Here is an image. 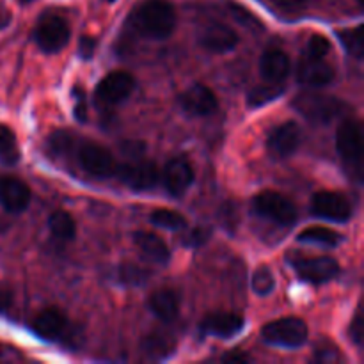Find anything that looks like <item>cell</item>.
<instances>
[{
  "mask_svg": "<svg viewBox=\"0 0 364 364\" xmlns=\"http://www.w3.org/2000/svg\"><path fill=\"white\" fill-rule=\"evenodd\" d=\"M199 329H201V333L206 334V336L230 340V338L237 336V334L244 329V318H242L240 315H237V313H210V315H206L205 318H203Z\"/></svg>",
  "mask_w": 364,
  "mask_h": 364,
  "instance_id": "cell-19",
  "label": "cell"
},
{
  "mask_svg": "<svg viewBox=\"0 0 364 364\" xmlns=\"http://www.w3.org/2000/svg\"><path fill=\"white\" fill-rule=\"evenodd\" d=\"M149 272L142 267L134 265V263H123L117 270V279L127 287H141L148 281Z\"/></svg>",
  "mask_w": 364,
  "mask_h": 364,
  "instance_id": "cell-31",
  "label": "cell"
},
{
  "mask_svg": "<svg viewBox=\"0 0 364 364\" xmlns=\"http://www.w3.org/2000/svg\"><path fill=\"white\" fill-rule=\"evenodd\" d=\"M178 103L185 114L196 117L212 116L219 109V100H217L215 92L203 84H194L187 91L181 92L178 96Z\"/></svg>",
  "mask_w": 364,
  "mask_h": 364,
  "instance_id": "cell-11",
  "label": "cell"
},
{
  "mask_svg": "<svg viewBox=\"0 0 364 364\" xmlns=\"http://www.w3.org/2000/svg\"><path fill=\"white\" fill-rule=\"evenodd\" d=\"M294 107L301 116L313 124H329L347 112V103L331 95L316 91H304L294 100Z\"/></svg>",
  "mask_w": 364,
  "mask_h": 364,
  "instance_id": "cell-2",
  "label": "cell"
},
{
  "mask_svg": "<svg viewBox=\"0 0 364 364\" xmlns=\"http://www.w3.org/2000/svg\"><path fill=\"white\" fill-rule=\"evenodd\" d=\"M71 36L70 23L59 14H45L36 25L32 38L45 53H57L68 45Z\"/></svg>",
  "mask_w": 364,
  "mask_h": 364,
  "instance_id": "cell-6",
  "label": "cell"
},
{
  "mask_svg": "<svg viewBox=\"0 0 364 364\" xmlns=\"http://www.w3.org/2000/svg\"><path fill=\"white\" fill-rule=\"evenodd\" d=\"M294 267L299 277L311 284H326L340 276V263L329 256L301 258L294 263Z\"/></svg>",
  "mask_w": 364,
  "mask_h": 364,
  "instance_id": "cell-10",
  "label": "cell"
},
{
  "mask_svg": "<svg viewBox=\"0 0 364 364\" xmlns=\"http://www.w3.org/2000/svg\"><path fill=\"white\" fill-rule=\"evenodd\" d=\"M31 203V188L13 176H0V205L9 213H21Z\"/></svg>",
  "mask_w": 364,
  "mask_h": 364,
  "instance_id": "cell-18",
  "label": "cell"
},
{
  "mask_svg": "<svg viewBox=\"0 0 364 364\" xmlns=\"http://www.w3.org/2000/svg\"><path fill=\"white\" fill-rule=\"evenodd\" d=\"M11 301H13V295L7 288H0V309H7L11 306Z\"/></svg>",
  "mask_w": 364,
  "mask_h": 364,
  "instance_id": "cell-42",
  "label": "cell"
},
{
  "mask_svg": "<svg viewBox=\"0 0 364 364\" xmlns=\"http://www.w3.org/2000/svg\"><path fill=\"white\" fill-rule=\"evenodd\" d=\"M134 242L139 247V251L142 252V256H146L149 262L166 265L171 259V251L166 242L159 235L151 233V231H137L134 235Z\"/></svg>",
  "mask_w": 364,
  "mask_h": 364,
  "instance_id": "cell-22",
  "label": "cell"
},
{
  "mask_svg": "<svg viewBox=\"0 0 364 364\" xmlns=\"http://www.w3.org/2000/svg\"><path fill=\"white\" fill-rule=\"evenodd\" d=\"M210 238V230H205V228H196L191 235H188V245L192 247H199V245L205 244Z\"/></svg>",
  "mask_w": 364,
  "mask_h": 364,
  "instance_id": "cell-39",
  "label": "cell"
},
{
  "mask_svg": "<svg viewBox=\"0 0 364 364\" xmlns=\"http://www.w3.org/2000/svg\"><path fill=\"white\" fill-rule=\"evenodd\" d=\"M297 80L311 89L323 87L334 80V70L329 63H326V59L304 55L299 60Z\"/></svg>",
  "mask_w": 364,
  "mask_h": 364,
  "instance_id": "cell-17",
  "label": "cell"
},
{
  "mask_svg": "<svg viewBox=\"0 0 364 364\" xmlns=\"http://www.w3.org/2000/svg\"><path fill=\"white\" fill-rule=\"evenodd\" d=\"M164 188L174 198L183 196L194 183V169L185 156H176L166 164L162 173Z\"/></svg>",
  "mask_w": 364,
  "mask_h": 364,
  "instance_id": "cell-15",
  "label": "cell"
},
{
  "mask_svg": "<svg viewBox=\"0 0 364 364\" xmlns=\"http://www.w3.org/2000/svg\"><path fill=\"white\" fill-rule=\"evenodd\" d=\"M96 46H98V41L92 36H84L78 43V53H80L82 59L87 60L96 53Z\"/></svg>",
  "mask_w": 364,
  "mask_h": 364,
  "instance_id": "cell-37",
  "label": "cell"
},
{
  "mask_svg": "<svg viewBox=\"0 0 364 364\" xmlns=\"http://www.w3.org/2000/svg\"><path fill=\"white\" fill-rule=\"evenodd\" d=\"M18 359H21V355L18 354V350H14V348L11 347H6V345H0V361L7 363V361H18Z\"/></svg>",
  "mask_w": 364,
  "mask_h": 364,
  "instance_id": "cell-40",
  "label": "cell"
},
{
  "mask_svg": "<svg viewBox=\"0 0 364 364\" xmlns=\"http://www.w3.org/2000/svg\"><path fill=\"white\" fill-rule=\"evenodd\" d=\"M336 148L355 181L363 178V128L359 121L345 119L336 132Z\"/></svg>",
  "mask_w": 364,
  "mask_h": 364,
  "instance_id": "cell-3",
  "label": "cell"
},
{
  "mask_svg": "<svg viewBox=\"0 0 364 364\" xmlns=\"http://www.w3.org/2000/svg\"><path fill=\"white\" fill-rule=\"evenodd\" d=\"M148 309L162 322L171 323L180 313V297L171 288H160L153 291L148 299Z\"/></svg>",
  "mask_w": 364,
  "mask_h": 364,
  "instance_id": "cell-21",
  "label": "cell"
},
{
  "mask_svg": "<svg viewBox=\"0 0 364 364\" xmlns=\"http://www.w3.org/2000/svg\"><path fill=\"white\" fill-rule=\"evenodd\" d=\"M149 220H151L155 226L164 228V230H171V231H178L183 230L187 226V220L181 213L174 212V210H166V208H159L149 215Z\"/></svg>",
  "mask_w": 364,
  "mask_h": 364,
  "instance_id": "cell-29",
  "label": "cell"
},
{
  "mask_svg": "<svg viewBox=\"0 0 364 364\" xmlns=\"http://www.w3.org/2000/svg\"><path fill=\"white\" fill-rule=\"evenodd\" d=\"M316 355H318V359H322V361H327V355H331V359H336V355H338V348H334V347H331V348H318V350H316Z\"/></svg>",
  "mask_w": 364,
  "mask_h": 364,
  "instance_id": "cell-43",
  "label": "cell"
},
{
  "mask_svg": "<svg viewBox=\"0 0 364 364\" xmlns=\"http://www.w3.org/2000/svg\"><path fill=\"white\" fill-rule=\"evenodd\" d=\"M363 28L354 27V28H345V31H338V38H340L341 45L347 50V53H350L355 59H363Z\"/></svg>",
  "mask_w": 364,
  "mask_h": 364,
  "instance_id": "cell-30",
  "label": "cell"
},
{
  "mask_svg": "<svg viewBox=\"0 0 364 364\" xmlns=\"http://www.w3.org/2000/svg\"><path fill=\"white\" fill-rule=\"evenodd\" d=\"M107 2H116V0H107Z\"/></svg>",
  "mask_w": 364,
  "mask_h": 364,
  "instance_id": "cell-48",
  "label": "cell"
},
{
  "mask_svg": "<svg viewBox=\"0 0 364 364\" xmlns=\"http://www.w3.org/2000/svg\"><path fill=\"white\" fill-rule=\"evenodd\" d=\"M18 2H20V4H31L32 0H18Z\"/></svg>",
  "mask_w": 364,
  "mask_h": 364,
  "instance_id": "cell-46",
  "label": "cell"
},
{
  "mask_svg": "<svg viewBox=\"0 0 364 364\" xmlns=\"http://www.w3.org/2000/svg\"><path fill=\"white\" fill-rule=\"evenodd\" d=\"M308 326L304 320L297 318V316H284V318L274 320L262 329L263 341L272 347L301 348L308 341Z\"/></svg>",
  "mask_w": 364,
  "mask_h": 364,
  "instance_id": "cell-5",
  "label": "cell"
},
{
  "mask_svg": "<svg viewBox=\"0 0 364 364\" xmlns=\"http://www.w3.org/2000/svg\"><path fill=\"white\" fill-rule=\"evenodd\" d=\"M251 287H252V291L262 295V297L263 295H269L270 291L276 288V277H274L272 270L265 265L258 267V269L255 270V274H252Z\"/></svg>",
  "mask_w": 364,
  "mask_h": 364,
  "instance_id": "cell-32",
  "label": "cell"
},
{
  "mask_svg": "<svg viewBox=\"0 0 364 364\" xmlns=\"http://www.w3.org/2000/svg\"><path fill=\"white\" fill-rule=\"evenodd\" d=\"M301 139L302 132L299 124L294 121H287L270 130L269 137H267V149L276 159H287L297 151Z\"/></svg>",
  "mask_w": 364,
  "mask_h": 364,
  "instance_id": "cell-14",
  "label": "cell"
},
{
  "mask_svg": "<svg viewBox=\"0 0 364 364\" xmlns=\"http://www.w3.org/2000/svg\"><path fill=\"white\" fill-rule=\"evenodd\" d=\"M272 2L283 9H299V7L304 6L306 0H272Z\"/></svg>",
  "mask_w": 364,
  "mask_h": 364,
  "instance_id": "cell-41",
  "label": "cell"
},
{
  "mask_svg": "<svg viewBox=\"0 0 364 364\" xmlns=\"http://www.w3.org/2000/svg\"><path fill=\"white\" fill-rule=\"evenodd\" d=\"M311 213L318 219L345 224L352 217V205L340 192H316L311 199Z\"/></svg>",
  "mask_w": 364,
  "mask_h": 364,
  "instance_id": "cell-9",
  "label": "cell"
},
{
  "mask_svg": "<svg viewBox=\"0 0 364 364\" xmlns=\"http://www.w3.org/2000/svg\"><path fill=\"white\" fill-rule=\"evenodd\" d=\"M144 151H146V146L144 142L141 141H124L123 144H121V153H123V156L127 160L144 156Z\"/></svg>",
  "mask_w": 364,
  "mask_h": 364,
  "instance_id": "cell-35",
  "label": "cell"
},
{
  "mask_svg": "<svg viewBox=\"0 0 364 364\" xmlns=\"http://www.w3.org/2000/svg\"><path fill=\"white\" fill-rule=\"evenodd\" d=\"M73 98H75V119L78 123H85L87 121V98H85V91L82 87L73 89Z\"/></svg>",
  "mask_w": 364,
  "mask_h": 364,
  "instance_id": "cell-34",
  "label": "cell"
},
{
  "mask_svg": "<svg viewBox=\"0 0 364 364\" xmlns=\"http://www.w3.org/2000/svg\"><path fill=\"white\" fill-rule=\"evenodd\" d=\"M331 52V43L329 39L323 38V36H313L308 43V48H306V55L315 57V59H326L327 53Z\"/></svg>",
  "mask_w": 364,
  "mask_h": 364,
  "instance_id": "cell-33",
  "label": "cell"
},
{
  "mask_svg": "<svg viewBox=\"0 0 364 364\" xmlns=\"http://www.w3.org/2000/svg\"><path fill=\"white\" fill-rule=\"evenodd\" d=\"M18 160H20V151H18L16 137L11 128L0 124V162L6 166H14Z\"/></svg>",
  "mask_w": 364,
  "mask_h": 364,
  "instance_id": "cell-28",
  "label": "cell"
},
{
  "mask_svg": "<svg viewBox=\"0 0 364 364\" xmlns=\"http://www.w3.org/2000/svg\"><path fill=\"white\" fill-rule=\"evenodd\" d=\"M291 60L283 50L269 48L259 59V73L267 82H283L290 75Z\"/></svg>",
  "mask_w": 364,
  "mask_h": 364,
  "instance_id": "cell-20",
  "label": "cell"
},
{
  "mask_svg": "<svg viewBox=\"0 0 364 364\" xmlns=\"http://www.w3.org/2000/svg\"><path fill=\"white\" fill-rule=\"evenodd\" d=\"M135 89V78L127 71H112L100 80L96 98L105 105H117L130 98Z\"/></svg>",
  "mask_w": 364,
  "mask_h": 364,
  "instance_id": "cell-12",
  "label": "cell"
},
{
  "mask_svg": "<svg viewBox=\"0 0 364 364\" xmlns=\"http://www.w3.org/2000/svg\"><path fill=\"white\" fill-rule=\"evenodd\" d=\"M48 228L60 240H73L77 235V224H75L73 217L63 210H57L48 217Z\"/></svg>",
  "mask_w": 364,
  "mask_h": 364,
  "instance_id": "cell-26",
  "label": "cell"
},
{
  "mask_svg": "<svg viewBox=\"0 0 364 364\" xmlns=\"http://www.w3.org/2000/svg\"><path fill=\"white\" fill-rule=\"evenodd\" d=\"M284 92L283 82H267L262 85H256L249 91L247 95V105L251 109H258V107L267 105V103L274 102V100L279 98Z\"/></svg>",
  "mask_w": 364,
  "mask_h": 364,
  "instance_id": "cell-25",
  "label": "cell"
},
{
  "mask_svg": "<svg viewBox=\"0 0 364 364\" xmlns=\"http://www.w3.org/2000/svg\"><path fill=\"white\" fill-rule=\"evenodd\" d=\"M31 329L36 336L46 341H63L70 334V320L55 308L43 309L32 318Z\"/></svg>",
  "mask_w": 364,
  "mask_h": 364,
  "instance_id": "cell-13",
  "label": "cell"
},
{
  "mask_svg": "<svg viewBox=\"0 0 364 364\" xmlns=\"http://www.w3.org/2000/svg\"><path fill=\"white\" fill-rule=\"evenodd\" d=\"M77 146V139L71 132L68 130H57L46 141V149L50 151V155L53 156H66L71 155Z\"/></svg>",
  "mask_w": 364,
  "mask_h": 364,
  "instance_id": "cell-27",
  "label": "cell"
},
{
  "mask_svg": "<svg viewBox=\"0 0 364 364\" xmlns=\"http://www.w3.org/2000/svg\"><path fill=\"white\" fill-rule=\"evenodd\" d=\"M223 361H233V363H245L249 361L247 355H242V354H237V352H233V354H228L224 355Z\"/></svg>",
  "mask_w": 364,
  "mask_h": 364,
  "instance_id": "cell-44",
  "label": "cell"
},
{
  "mask_svg": "<svg viewBox=\"0 0 364 364\" xmlns=\"http://www.w3.org/2000/svg\"><path fill=\"white\" fill-rule=\"evenodd\" d=\"M132 27L151 39H166L176 27V11L167 0H144L130 16Z\"/></svg>",
  "mask_w": 364,
  "mask_h": 364,
  "instance_id": "cell-1",
  "label": "cell"
},
{
  "mask_svg": "<svg viewBox=\"0 0 364 364\" xmlns=\"http://www.w3.org/2000/svg\"><path fill=\"white\" fill-rule=\"evenodd\" d=\"M230 11H231V14L235 16V20L240 21L242 25H247V27H249V25H259V21L256 20V16H252V14L249 13L247 9H245V7L238 6V4L231 2L230 4Z\"/></svg>",
  "mask_w": 364,
  "mask_h": 364,
  "instance_id": "cell-36",
  "label": "cell"
},
{
  "mask_svg": "<svg viewBox=\"0 0 364 364\" xmlns=\"http://www.w3.org/2000/svg\"><path fill=\"white\" fill-rule=\"evenodd\" d=\"M363 326H364L363 316L358 313V315L354 316V320H352L350 331H348V333H350L352 341H354L358 347H363V338H364V327Z\"/></svg>",
  "mask_w": 364,
  "mask_h": 364,
  "instance_id": "cell-38",
  "label": "cell"
},
{
  "mask_svg": "<svg viewBox=\"0 0 364 364\" xmlns=\"http://www.w3.org/2000/svg\"><path fill=\"white\" fill-rule=\"evenodd\" d=\"M299 240L304 242V244L322 245V247H338L343 242V237L340 233H336L334 230H331V228L313 226L301 231L299 233Z\"/></svg>",
  "mask_w": 364,
  "mask_h": 364,
  "instance_id": "cell-24",
  "label": "cell"
},
{
  "mask_svg": "<svg viewBox=\"0 0 364 364\" xmlns=\"http://www.w3.org/2000/svg\"><path fill=\"white\" fill-rule=\"evenodd\" d=\"M174 348H176V340L169 333H164V331H155V333L148 334L142 341V350L148 358L153 359L169 358Z\"/></svg>",
  "mask_w": 364,
  "mask_h": 364,
  "instance_id": "cell-23",
  "label": "cell"
},
{
  "mask_svg": "<svg viewBox=\"0 0 364 364\" xmlns=\"http://www.w3.org/2000/svg\"><path fill=\"white\" fill-rule=\"evenodd\" d=\"M199 45L212 53H228L238 45V34L230 25L213 21L199 32Z\"/></svg>",
  "mask_w": 364,
  "mask_h": 364,
  "instance_id": "cell-16",
  "label": "cell"
},
{
  "mask_svg": "<svg viewBox=\"0 0 364 364\" xmlns=\"http://www.w3.org/2000/svg\"><path fill=\"white\" fill-rule=\"evenodd\" d=\"M9 23H11V13L6 9H0V31L6 28Z\"/></svg>",
  "mask_w": 364,
  "mask_h": 364,
  "instance_id": "cell-45",
  "label": "cell"
},
{
  "mask_svg": "<svg viewBox=\"0 0 364 364\" xmlns=\"http://www.w3.org/2000/svg\"><path fill=\"white\" fill-rule=\"evenodd\" d=\"M116 176L123 181L124 185L132 188V191H149L159 183V169H156L155 162L139 156V159L124 160L123 164H117Z\"/></svg>",
  "mask_w": 364,
  "mask_h": 364,
  "instance_id": "cell-8",
  "label": "cell"
},
{
  "mask_svg": "<svg viewBox=\"0 0 364 364\" xmlns=\"http://www.w3.org/2000/svg\"><path fill=\"white\" fill-rule=\"evenodd\" d=\"M252 208L259 217L272 220L279 226H291L297 220L295 205L279 192L265 191L258 194L252 201Z\"/></svg>",
  "mask_w": 364,
  "mask_h": 364,
  "instance_id": "cell-7",
  "label": "cell"
},
{
  "mask_svg": "<svg viewBox=\"0 0 364 364\" xmlns=\"http://www.w3.org/2000/svg\"><path fill=\"white\" fill-rule=\"evenodd\" d=\"M358 4H359V6H361V7H363V0H358Z\"/></svg>",
  "mask_w": 364,
  "mask_h": 364,
  "instance_id": "cell-47",
  "label": "cell"
},
{
  "mask_svg": "<svg viewBox=\"0 0 364 364\" xmlns=\"http://www.w3.org/2000/svg\"><path fill=\"white\" fill-rule=\"evenodd\" d=\"M73 155L77 159L78 166L82 171L92 178H105L116 176L117 162L114 159L112 153L105 148V146L98 144L92 141H82L77 142L73 149Z\"/></svg>",
  "mask_w": 364,
  "mask_h": 364,
  "instance_id": "cell-4",
  "label": "cell"
}]
</instances>
